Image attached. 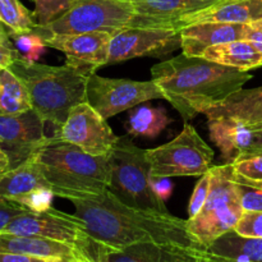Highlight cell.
I'll return each instance as SVG.
<instances>
[{
    "mask_svg": "<svg viewBox=\"0 0 262 262\" xmlns=\"http://www.w3.org/2000/svg\"><path fill=\"white\" fill-rule=\"evenodd\" d=\"M18 58L19 55L14 46H7L0 43V71L9 69Z\"/></svg>",
    "mask_w": 262,
    "mask_h": 262,
    "instance_id": "74e56055",
    "label": "cell"
},
{
    "mask_svg": "<svg viewBox=\"0 0 262 262\" xmlns=\"http://www.w3.org/2000/svg\"><path fill=\"white\" fill-rule=\"evenodd\" d=\"M0 22L10 33L32 32L37 27L33 12H30L20 0H0Z\"/></svg>",
    "mask_w": 262,
    "mask_h": 262,
    "instance_id": "4316f807",
    "label": "cell"
},
{
    "mask_svg": "<svg viewBox=\"0 0 262 262\" xmlns=\"http://www.w3.org/2000/svg\"><path fill=\"white\" fill-rule=\"evenodd\" d=\"M245 40L250 41L262 55V18L247 25V32H246Z\"/></svg>",
    "mask_w": 262,
    "mask_h": 262,
    "instance_id": "8d00e7d4",
    "label": "cell"
},
{
    "mask_svg": "<svg viewBox=\"0 0 262 262\" xmlns=\"http://www.w3.org/2000/svg\"><path fill=\"white\" fill-rule=\"evenodd\" d=\"M0 252L18 253L51 260H87L84 253L74 246L40 237H27L0 233Z\"/></svg>",
    "mask_w": 262,
    "mask_h": 262,
    "instance_id": "ac0fdd59",
    "label": "cell"
},
{
    "mask_svg": "<svg viewBox=\"0 0 262 262\" xmlns=\"http://www.w3.org/2000/svg\"><path fill=\"white\" fill-rule=\"evenodd\" d=\"M243 214L241 204L201 211L187 220V229L194 241L204 248H209L215 241L234 229Z\"/></svg>",
    "mask_w": 262,
    "mask_h": 262,
    "instance_id": "d6986e66",
    "label": "cell"
},
{
    "mask_svg": "<svg viewBox=\"0 0 262 262\" xmlns=\"http://www.w3.org/2000/svg\"><path fill=\"white\" fill-rule=\"evenodd\" d=\"M152 81L184 122L227 101L252 74L183 53L151 68Z\"/></svg>",
    "mask_w": 262,
    "mask_h": 262,
    "instance_id": "7a4b0ae2",
    "label": "cell"
},
{
    "mask_svg": "<svg viewBox=\"0 0 262 262\" xmlns=\"http://www.w3.org/2000/svg\"><path fill=\"white\" fill-rule=\"evenodd\" d=\"M8 170H10L9 158H8L7 154H5L4 151L2 150V147H0V177H2L3 174L7 173Z\"/></svg>",
    "mask_w": 262,
    "mask_h": 262,
    "instance_id": "b9f144b4",
    "label": "cell"
},
{
    "mask_svg": "<svg viewBox=\"0 0 262 262\" xmlns=\"http://www.w3.org/2000/svg\"><path fill=\"white\" fill-rule=\"evenodd\" d=\"M207 252L211 262H262V238H245L234 230L215 241Z\"/></svg>",
    "mask_w": 262,
    "mask_h": 262,
    "instance_id": "7402d4cb",
    "label": "cell"
},
{
    "mask_svg": "<svg viewBox=\"0 0 262 262\" xmlns=\"http://www.w3.org/2000/svg\"><path fill=\"white\" fill-rule=\"evenodd\" d=\"M232 168L237 183L262 189V154L239 156L232 163Z\"/></svg>",
    "mask_w": 262,
    "mask_h": 262,
    "instance_id": "83f0119b",
    "label": "cell"
},
{
    "mask_svg": "<svg viewBox=\"0 0 262 262\" xmlns=\"http://www.w3.org/2000/svg\"><path fill=\"white\" fill-rule=\"evenodd\" d=\"M53 137L94 156L110 155L119 140L106 119L87 101L72 107L66 122Z\"/></svg>",
    "mask_w": 262,
    "mask_h": 262,
    "instance_id": "30bf717a",
    "label": "cell"
},
{
    "mask_svg": "<svg viewBox=\"0 0 262 262\" xmlns=\"http://www.w3.org/2000/svg\"><path fill=\"white\" fill-rule=\"evenodd\" d=\"M14 49L18 55L27 63H36L46 51V43L43 38L36 31L25 33H10Z\"/></svg>",
    "mask_w": 262,
    "mask_h": 262,
    "instance_id": "f1b7e54d",
    "label": "cell"
},
{
    "mask_svg": "<svg viewBox=\"0 0 262 262\" xmlns=\"http://www.w3.org/2000/svg\"><path fill=\"white\" fill-rule=\"evenodd\" d=\"M25 211H27V210L25 207L19 206V205L0 201V233L8 227V224L15 216H18V215H20Z\"/></svg>",
    "mask_w": 262,
    "mask_h": 262,
    "instance_id": "e575fe53",
    "label": "cell"
},
{
    "mask_svg": "<svg viewBox=\"0 0 262 262\" xmlns=\"http://www.w3.org/2000/svg\"><path fill=\"white\" fill-rule=\"evenodd\" d=\"M32 109L27 89L10 69L0 71V115H15Z\"/></svg>",
    "mask_w": 262,
    "mask_h": 262,
    "instance_id": "484cf974",
    "label": "cell"
},
{
    "mask_svg": "<svg viewBox=\"0 0 262 262\" xmlns=\"http://www.w3.org/2000/svg\"><path fill=\"white\" fill-rule=\"evenodd\" d=\"M87 260L94 262H211L206 248H186L179 246L138 243L123 248H113L92 241Z\"/></svg>",
    "mask_w": 262,
    "mask_h": 262,
    "instance_id": "4fadbf2b",
    "label": "cell"
},
{
    "mask_svg": "<svg viewBox=\"0 0 262 262\" xmlns=\"http://www.w3.org/2000/svg\"><path fill=\"white\" fill-rule=\"evenodd\" d=\"M209 191H210V170L206 171L205 174H202L201 178L199 179V182L194 186L193 192H192L191 200H189L188 205V219L197 216V215L201 212V210L204 209L205 204L207 201V197H209Z\"/></svg>",
    "mask_w": 262,
    "mask_h": 262,
    "instance_id": "d6a6232c",
    "label": "cell"
},
{
    "mask_svg": "<svg viewBox=\"0 0 262 262\" xmlns=\"http://www.w3.org/2000/svg\"><path fill=\"white\" fill-rule=\"evenodd\" d=\"M35 3L33 17L38 26H46L71 9L77 0H32Z\"/></svg>",
    "mask_w": 262,
    "mask_h": 262,
    "instance_id": "f546056e",
    "label": "cell"
},
{
    "mask_svg": "<svg viewBox=\"0 0 262 262\" xmlns=\"http://www.w3.org/2000/svg\"><path fill=\"white\" fill-rule=\"evenodd\" d=\"M173 122L163 106L138 105L130 110L124 127L135 137L156 138Z\"/></svg>",
    "mask_w": 262,
    "mask_h": 262,
    "instance_id": "d4e9b609",
    "label": "cell"
},
{
    "mask_svg": "<svg viewBox=\"0 0 262 262\" xmlns=\"http://www.w3.org/2000/svg\"><path fill=\"white\" fill-rule=\"evenodd\" d=\"M113 36L106 31H95L76 35H43L41 37L48 48L66 55L67 64L92 74L100 67L106 66Z\"/></svg>",
    "mask_w": 262,
    "mask_h": 262,
    "instance_id": "5bb4252c",
    "label": "cell"
},
{
    "mask_svg": "<svg viewBox=\"0 0 262 262\" xmlns=\"http://www.w3.org/2000/svg\"><path fill=\"white\" fill-rule=\"evenodd\" d=\"M63 260H51V258L35 257L28 255H18V253L0 252V262H59Z\"/></svg>",
    "mask_w": 262,
    "mask_h": 262,
    "instance_id": "f35d334b",
    "label": "cell"
},
{
    "mask_svg": "<svg viewBox=\"0 0 262 262\" xmlns=\"http://www.w3.org/2000/svg\"><path fill=\"white\" fill-rule=\"evenodd\" d=\"M262 18V0H219L196 12L184 14L179 28L196 23H241L250 25Z\"/></svg>",
    "mask_w": 262,
    "mask_h": 262,
    "instance_id": "2e32d148",
    "label": "cell"
},
{
    "mask_svg": "<svg viewBox=\"0 0 262 262\" xmlns=\"http://www.w3.org/2000/svg\"><path fill=\"white\" fill-rule=\"evenodd\" d=\"M9 69L27 89L32 109L54 128L51 137L60 129L72 107L86 101L90 74L69 64L48 66L18 58Z\"/></svg>",
    "mask_w": 262,
    "mask_h": 262,
    "instance_id": "277c9868",
    "label": "cell"
},
{
    "mask_svg": "<svg viewBox=\"0 0 262 262\" xmlns=\"http://www.w3.org/2000/svg\"><path fill=\"white\" fill-rule=\"evenodd\" d=\"M152 178L201 177L212 168L214 150L188 122L170 142L146 150Z\"/></svg>",
    "mask_w": 262,
    "mask_h": 262,
    "instance_id": "52a82bcc",
    "label": "cell"
},
{
    "mask_svg": "<svg viewBox=\"0 0 262 262\" xmlns=\"http://www.w3.org/2000/svg\"><path fill=\"white\" fill-rule=\"evenodd\" d=\"M135 15L129 27L179 28L184 14L196 12L212 4L207 0H130Z\"/></svg>",
    "mask_w": 262,
    "mask_h": 262,
    "instance_id": "9a60e30c",
    "label": "cell"
},
{
    "mask_svg": "<svg viewBox=\"0 0 262 262\" xmlns=\"http://www.w3.org/2000/svg\"><path fill=\"white\" fill-rule=\"evenodd\" d=\"M158 99L165 100V95L152 79L106 78L96 73L90 74L87 79L86 101L105 119Z\"/></svg>",
    "mask_w": 262,
    "mask_h": 262,
    "instance_id": "ba28073f",
    "label": "cell"
},
{
    "mask_svg": "<svg viewBox=\"0 0 262 262\" xmlns=\"http://www.w3.org/2000/svg\"><path fill=\"white\" fill-rule=\"evenodd\" d=\"M0 43L7 46H14L10 40V31L8 30L4 23L0 22Z\"/></svg>",
    "mask_w": 262,
    "mask_h": 262,
    "instance_id": "60d3db41",
    "label": "cell"
},
{
    "mask_svg": "<svg viewBox=\"0 0 262 262\" xmlns=\"http://www.w3.org/2000/svg\"><path fill=\"white\" fill-rule=\"evenodd\" d=\"M45 125L33 109L15 115H0V147L9 158L10 169L25 163L53 141L45 133Z\"/></svg>",
    "mask_w": 262,
    "mask_h": 262,
    "instance_id": "7c38bea8",
    "label": "cell"
},
{
    "mask_svg": "<svg viewBox=\"0 0 262 262\" xmlns=\"http://www.w3.org/2000/svg\"><path fill=\"white\" fill-rule=\"evenodd\" d=\"M257 154H262V151H261V152H257ZM251 155H252V154H251Z\"/></svg>",
    "mask_w": 262,
    "mask_h": 262,
    "instance_id": "bcb514c9",
    "label": "cell"
},
{
    "mask_svg": "<svg viewBox=\"0 0 262 262\" xmlns=\"http://www.w3.org/2000/svg\"><path fill=\"white\" fill-rule=\"evenodd\" d=\"M207 2H212V3H214V2H219V0H207Z\"/></svg>",
    "mask_w": 262,
    "mask_h": 262,
    "instance_id": "ee69618b",
    "label": "cell"
},
{
    "mask_svg": "<svg viewBox=\"0 0 262 262\" xmlns=\"http://www.w3.org/2000/svg\"><path fill=\"white\" fill-rule=\"evenodd\" d=\"M2 233L27 237H40L74 246L87 258V251L92 238L87 233L84 223L76 214H66L53 209L43 212L25 211L15 216Z\"/></svg>",
    "mask_w": 262,
    "mask_h": 262,
    "instance_id": "9c48e42d",
    "label": "cell"
},
{
    "mask_svg": "<svg viewBox=\"0 0 262 262\" xmlns=\"http://www.w3.org/2000/svg\"><path fill=\"white\" fill-rule=\"evenodd\" d=\"M53 189L49 187H40L30 193H26L23 196L18 197L14 201L15 205L25 207L26 210L32 212H43L53 209V200H54Z\"/></svg>",
    "mask_w": 262,
    "mask_h": 262,
    "instance_id": "4dcf8cb0",
    "label": "cell"
},
{
    "mask_svg": "<svg viewBox=\"0 0 262 262\" xmlns=\"http://www.w3.org/2000/svg\"><path fill=\"white\" fill-rule=\"evenodd\" d=\"M59 262H72V261H64V260H63V261H59Z\"/></svg>",
    "mask_w": 262,
    "mask_h": 262,
    "instance_id": "f6af8a7d",
    "label": "cell"
},
{
    "mask_svg": "<svg viewBox=\"0 0 262 262\" xmlns=\"http://www.w3.org/2000/svg\"><path fill=\"white\" fill-rule=\"evenodd\" d=\"M135 15L130 0H77L76 4L46 26L35 28L38 35H76L106 31L118 33L129 27Z\"/></svg>",
    "mask_w": 262,
    "mask_h": 262,
    "instance_id": "8992f818",
    "label": "cell"
},
{
    "mask_svg": "<svg viewBox=\"0 0 262 262\" xmlns=\"http://www.w3.org/2000/svg\"><path fill=\"white\" fill-rule=\"evenodd\" d=\"M237 183V182H235ZM238 197L243 211L262 212V189L247 184L237 183Z\"/></svg>",
    "mask_w": 262,
    "mask_h": 262,
    "instance_id": "836d02e7",
    "label": "cell"
},
{
    "mask_svg": "<svg viewBox=\"0 0 262 262\" xmlns=\"http://www.w3.org/2000/svg\"><path fill=\"white\" fill-rule=\"evenodd\" d=\"M151 187L156 196L163 202L168 201L174 189V184L169 181V178H152L151 177Z\"/></svg>",
    "mask_w": 262,
    "mask_h": 262,
    "instance_id": "d590c367",
    "label": "cell"
},
{
    "mask_svg": "<svg viewBox=\"0 0 262 262\" xmlns=\"http://www.w3.org/2000/svg\"><path fill=\"white\" fill-rule=\"evenodd\" d=\"M31 159L54 194L61 199L99 194L112 182L110 155H90L54 137Z\"/></svg>",
    "mask_w": 262,
    "mask_h": 262,
    "instance_id": "3957f363",
    "label": "cell"
},
{
    "mask_svg": "<svg viewBox=\"0 0 262 262\" xmlns=\"http://www.w3.org/2000/svg\"><path fill=\"white\" fill-rule=\"evenodd\" d=\"M72 262H94V261H90V260H73Z\"/></svg>",
    "mask_w": 262,
    "mask_h": 262,
    "instance_id": "7bdbcfd3",
    "label": "cell"
},
{
    "mask_svg": "<svg viewBox=\"0 0 262 262\" xmlns=\"http://www.w3.org/2000/svg\"><path fill=\"white\" fill-rule=\"evenodd\" d=\"M76 215L95 242L113 248L138 243L204 248L192 238L187 220L124 204L109 188L99 194L71 197Z\"/></svg>",
    "mask_w": 262,
    "mask_h": 262,
    "instance_id": "6da1fadb",
    "label": "cell"
},
{
    "mask_svg": "<svg viewBox=\"0 0 262 262\" xmlns=\"http://www.w3.org/2000/svg\"><path fill=\"white\" fill-rule=\"evenodd\" d=\"M247 25L241 23H196L181 30L183 54L200 56L206 49L230 41L245 40Z\"/></svg>",
    "mask_w": 262,
    "mask_h": 262,
    "instance_id": "e0dca14e",
    "label": "cell"
},
{
    "mask_svg": "<svg viewBox=\"0 0 262 262\" xmlns=\"http://www.w3.org/2000/svg\"><path fill=\"white\" fill-rule=\"evenodd\" d=\"M209 135L227 163L245 155L251 147L255 132L247 125L229 118H207Z\"/></svg>",
    "mask_w": 262,
    "mask_h": 262,
    "instance_id": "44dd1931",
    "label": "cell"
},
{
    "mask_svg": "<svg viewBox=\"0 0 262 262\" xmlns=\"http://www.w3.org/2000/svg\"><path fill=\"white\" fill-rule=\"evenodd\" d=\"M181 46V30L128 27L113 36L106 64L122 63L138 56L161 58Z\"/></svg>",
    "mask_w": 262,
    "mask_h": 262,
    "instance_id": "8fae6325",
    "label": "cell"
},
{
    "mask_svg": "<svg viewBox=\"0 0 262 262\" xmlns=\"http://www.w3.org/2000/svg\"><path fill=\"white\" fill-rule=\"evenodd\" d=\"M200 56L214 63L223 64L243 72L262 67V55L247 40L230 41V42L211 46Z\"/></svg>",
    "mask_w": 262,
    "mask_h": 262,
    "instance_id": "603a6c76",
    "label": "cell"
},
{
    "mask_svg": "<svg viewBox=\"0 0 262 262\" xmlns=\"http://www.w3.org/2000/svg\"><path fill=\"white\" fill-rule=\"evenodd\" d=\"M233 230L241 237L262 238V212L243 211Z\"/></svg>",
    "mask_w": 262,
    "mask_h": 262,
    "instance_id": "1f68e13d",
    "label": "cell"
},
{
    "mask_svg": "<svg viewBox=\"0 0 262 262\" xmlns=\"http://www.w3.org/2000/svg\"><path fill=\"white\" fill-rule=\"evenodd\" d=\"M112 182L109 189L124 204L148 211L164 212L168 209L151 187L150 163L146 150L137 147L129 137H119L110 152Z\"/></svg>",
    "mask_w": 262,
    "mask_h": 262,
    "instance_id": "5b68a950",
    "label": "cell"
},
{
    "mask_svg": "<svg viewBox=\"0 0 262 262\" xmlns=\"http://www.w3.org/2000/svg\"><path fill=\"white\" fill-rule=\"evenodd\" d=\"M206 118H229L257 132L262 129V86L239 90L223 104L204 113Z\"/></svg>",
    "mask_w": 262,
    "mask_h": 262,
    "instance_id": "ffe728a7",
    "label": "cell"
},
{
    "mask_svg": "<svg viewBox=\"0 0 262 262\" xmlns=\"http://www.w3.org/2000/svg\"><path fill=\"white\" fill-rule=\"evenodd\" d=\"M40 187L49 186L30 158L0 177V201L14 204L18 197Z\"/></svg>",
    "mask_w": 262,
    "mask_h": 262,
    "instance_id": "cb8c5ba5",
    "label": "cell"
},
{
    "mask_svg": "<svg viewBox=\"0 0 262 262\" xmlns=\"http://www.w3.org/2000/svg\"><path fill=\"white\" fill-rule=\"evenodd\" d=\"M262 151V129L255 132V137H253V142L251 147L248 148L247 152L245 155H251V154H257Z\"/></svg>",
    "mask_w": 262,
    "mask_h": 262,
    "instance_id": "ab89813d",
    "label": "cell"
}]
</instances>
